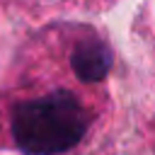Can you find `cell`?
<instances>
[{"mask_svg":"<svg viewBox=\"0 0 155 155\" xmlns=\"http://www.w3.org/2000/svg\"><path fill=\"white\" fill-rule=\"evenodd\" d=\"M114 51L87 24L39 31L0 90V148L22 155H75L109 111Z\"/></svg>","mask_w":155,"mask_h":155,"instance_id":"obj_1","label":"cell"},{"mask_svg":"<svg viewBox=\"0 0 155 155\" xmlns=\"http://www.w3.org/2000/svg\"><path fill=\"white\" fill-rule=\"evenodd\" d=\"M27 12H94V10H104L109 7L114 0H7Z\"/></svg>","mask_w":155,"mask_h":155,"instance_id":"obj_2","label":"cell"}]
</instances>
